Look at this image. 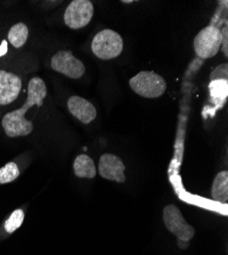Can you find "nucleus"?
I'll return each mask as SVG.
<instances>
[{
  "mask_svg": "<svg viewBox=\"0 0 228 255\" xmlns=\"http://www.w3.org/2000/svg\"><path fill=\"white\" fill-rule=\"evenodd\" d=\"M46 95L47 89L44 81L38 77L31 79L28 84L27 100L23 108L7 113L2 119V127L8 137L28 136L33 131V123L26 120L25 114L34 105L38 108L42 106Z\"/></svg>",
  "mask_w": 228,
  "mask_h": 255,
  "instance_id": "nucleus-1",
  "label": "nucleus"
},
{
  "mask_svg": "<svg viewBox=\"0 0 228 255\" xmlns=\"http://www.w3.org/2000/svg\"><path fill=\"white\" fill-rule=\"evenodd\" d=\"M131 89L144 98H159L167 89L165 79L154 71H142L129 80Z\"/></svg>",
  "mask_w": 228,
  "mask_h": 255,
  "instance_id": "nucleus-2",
  "label": "nucleus"
},
{
  "mask_svg": "<svg viewBox=\"0 0 228 255\" xmlns=\"http://www.w3.org/2000/svg\"><path fill=\"white\" fill-rule=\"evenodd\" d=\"M124 49L122 36L114 30L105 29L97 33L91 43V50L94 55L103 60L118 57Z\"/></svg>",
  "mask_w": 228,
  "mask_h": 255,
  "instance_id": "nucleus-3",
  "label": "nucleus"
},
{
  "mask_svg": "<svg viewBox=\"0 0 228 255\" xmlns=\"http://www.w3.org/2000/svg\"><path fill=\"white\" fill-rule=\"evenodd\" d=\"M194 48L197 56L202 59L214 57L221 48V30L214 26L201 30L194 40Z\"/></svg>",
  "mask_w": 228,
  "mask_h": 255,
  "instance_id": "nucleus-4",
  "label": "nucleus"
},
{
  "mask_svg": "<svg viewBox=\"0 0 228 255\" xmlns=\"http://www.w3.org/2000/svg\"><path fill=\"white\" fill-rule=\"evenodd\" d=\"M163 220L166 228L179 240L190 241L195 236V229L186 223L179 208L173 204L166 206L163 210Z\"/></svg>",
  "mask_w": 228,
  "mask_h": 255,
  "instance_id": "nucleus-5",
  "label": "nucleus"
},
{
  "mask_svg": "<svg viewBox=\"0 0 228 255\" xmlns=\"http://www.w3.org/2000/svg\"><path fill=\"white\" fill-rule=\"evenodd\" d=\"M93 13L94 7L89 0H74L65 11V24L73 30L84 28L90 23Z\"/></svg>",
  "mask_w": 228,
  "mask_h": 255,
  "instance_id": "nucleus-6",
  "label": "nucleus"
},
{
  "mask_svg": "<svg viewBox=\"0 0 228 255\" xmlns=\"http://www.w3.org/2000/svg\"><path fill=\"white\" fill-rule=\"evenodd\" d=\"M51 69L71 79H80L85 74V66L69 50L57 51L50 60Z\"/></svg>",
  "mask_w": 228,
  "mask_h": 255,
  "instance_id": "nucleus-7",
  "label": "nucleus"
},
{
  "mask_svg": "<svg viewBox=\"0 0 228 255\" xmlns=\"http://www.w3.org/2000/svg\"><path fill=\"white\" fill-rule=\"evenodd\" d=\"M98 172L103 179L109 181H115L118 183H124L126 181V177L124 175L125 164L120 157L111 153H106L100 157Z\"/></svg>",
  "mask_w": 228,
  "mask_h": 255,
  "instance_id": "nucleus-8",
  "label": "nucleus"
},
{
  "mask_svg": "<svg viewBox=\"0 0 228 255\" xmlns=\"http://www.w3.org/2000/svg\"><path fill=\"white\" fill-rule=\"evenodd\" d=\"M22 89V80L12 73L0 70V105L13 102Z\"/></svg>",
  "mask_w": 228,
  "mask_h": 255,
  "instance_id": "nucleus-9",
  "label": "nucleus"
},
{
  "mask_svg": "<svg viewBox=\"0 0 228 255\" xmlns=\"http://www.w3.org/2000/svg\"><path fill=\"white\" fill-rule=\"evenodd\" d=\"M68 110L73 117L82 124L88 125L96 118V109L94 105L80 96H71L68 99Z\"/></svg>",
  "mask_w": 228,
  "mask_h": 255,
  "instance_id": "nucleus-10",
  "label": "nucleus"
},
{
  "mask_svg": "<svg viewBox=\"0 0 228 255\" xmlns=\"http://www.w3.org/2000/svg\"><path fill=\"white\" fill-rule=\"evenodd\" d=\"M74 172L79 178L93 179L96 176V167L94 161L86 154L78 155L74 161Z\"/></svg>",
  "mask_w": 228,
  "mask_h": 255,
  "instance_id": "nucleus-11",
  "label": "nucleus"
},
{
  "mask_svg": "<svg viewBox=\"0 0 228 255\" xmlns=\"http://www.w3.org/2000/svg\"><path fill=\"white\" fill-rule=\"evenodd\" d=\"M212 197L220 203L228 201V173L220 172L214 179L212 186Z\"/></svg>",
  "mask_w": 228,
  "mask_h": 255,
  "instance_id": "nucleus-12",
  "label": "nucleus"
},
{
  "mask_svg": "<svg viewBox=\"0 0 228 255\" xmlns=\"http://www.w3.org/2000/svg\"><path fill=\"white\" fill-rule=\"evenodd\" d=\"M29 36L28 27L24 23H17L13 25L8 32L9 43L14 48H20L26 44Z\"/></svg>",
  "mask_w": 228,
  "mask_h": 255,
  "instance_id": "nucleus-13",
  "label": "nucleus"
},
{
  "mask_svg": "<svg viewBox=\"0 0 228 255\" xmlns=\"http://www.w3.org/2000/svg\"><path fill=\"white\" fill-rule=\"evenodd\" d=\"M19 176V169L16 163L8 162L0 168V184H7Z\"/></svg>",
  "mask_w": 228,
  "mask_h": 255,
  "instance_id": "nucleus-14",
  "label": "nucleus"
},
{
  "mask_svg": "<svg viewBox=\"0 0 228 255\" xmlns=\"http://www.w3.org/2000/svg\"><path fill=\"white\" fill-rule=\"evenodd\" d=\"M24 218H25V214H24L23 209L14 210L4 224L5 231L9 234L16 231L20 226H22V224L24 222Z\"/></svg>",
  "mask_w": 228,
  "mask_h": 255,
  "instance_id": "nucleus-15",
  "label": "nucleus"
},
{
  "mask_svg": "<svg viewBox=\"0 0 228 255\" xmlns=\"http://www.w3.org/2000/svg\"><path fill=\"white\" fill-rule=\"evenodd\" d=\"M227 63H223V65L218 66L212 73H211V82L214 81H227Z\"/></svg>",
  "mask_w": 228,
  "mask_h": 255,
  "instance_id": "nucleus-16",
  "label": "nucleus"
},
{
  "mask_svg": "<svg viewBox=\"0 0 228 255\" xmlns=\"http://www.w3.org/2000/svg\"><path fill=\"white\" fill-rule=\"evenodd\" d=\"M222 52L224 53V56H228V28L227 24L222 28L221 31V48Z\"/></svg>",
  "mask_w": 228,
  "mask_h": 255,
  "instance_id": "nucleus-17",
  "label": "nucleus"
},
{
  "mask_svg": "<svg viewBox=\"0 0 228 255\" xmlns=\"http://www.w3.org/2000/svg\"><path fill=\"white\" fill-rule=\"evenodd\" d=\"M7 53V41L2 40V43L0 45V57L4 56Z\"/></svg>",
  "mask_w": 228,
  "mask_h": 255,
  "instance_id": "nucleus-18",
  "label": "nucleus"
},
{
  "mask_svg": "<svg viewBox=\"0 0 228 255\" xmlns=\"http://www.w3.org/2000/svg\"><path fill=\"white\" fill-rule=\"evenodd\" d=\"M177 244L179 246V248L181 249H186L189 246H190V241H184V240H179L177 241Z\"/></svg>",
  "mask_w": 228,
  "mask_h": 255,
  "instance_id": "nucleus-19",
  "label": "nucleus"
},
{
  "mask_svg": "<svg viewBox=\"0 0 228 255\" xmlns=\"http://www.w3.org/2000/svg\"><path fill=\"white\" fill-rule=\"evenodd\" d=\"M123 3H131V2H133V1H131V0H129V1H122Z\"/></svg>",
  "mask_w": 228,
  "mask_h": 255,
  "instance_id": "nucleus-20",
  "label": "nucleus"
}]
</instances>
